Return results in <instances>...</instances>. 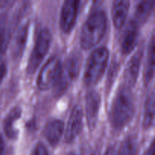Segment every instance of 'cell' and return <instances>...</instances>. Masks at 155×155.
Returning <instances> with one entry per match:
<instances>
[{
	"label": "cell",
	"mask_w": 155,
	"mask_h": 155,
	"mask_svg": "<svg viewBox=\"0 0 155 155\" xmlns=\"http://www.w3.org/2000/svg\"><path fill=\"white\" fill-rule=\"evenodd\" d=\"M136 111L134 95L131 89L123 86L117 92L109 113L111 127L116 130H121L133 118Z\"/></svg>",
	"instance_id": "6da1fadb"
},
{
	"label": "cell",
	"mask_w": 155,
	"mask_h": 155,
	"mask_svg": "<svg viewBox=\"0 0 155 155\" xmlns=\"http://www.w3.org/2000/svg\"><path fill=\"white\" fill-rule=\"evenodd\" d=\"M107 23V15L103 10H96L89 15L80 33V45L83 49H89L99 43L106 33Z\"/></svg>",
	"instance_id": "7a4b0ae2"
},
{
	"label": "cell",
	"mask_w": 155,
	"mask_h": 155,
	"mask_svg": "<svg viewBox=\"0 0 155 155\" xmlns=\"http://www.w3.org/2000/svg\"><path fill=\"white\" fill-rule=\"evenodd\" d=\"M109 51L106 47H100L90 54L86 65L83 82L87 87L95 86L102 77L108 63Z\"/></svg>",
	"instance_id": "3957f363"
},
{
	"label": "cell",
	"mask_w": 155,
	"mask_h": 155,
	"mask_svg": "<svg viewBox=\"0 0 155 155\" xmlns=\"http://www.w3.org/2000/svg\"><path fill=\"white\" fill-rule=\"evenodd\" d=\"M81 67V57L78 53H72L62 64L61 73L54 87L56 95H61L77 79Z\"/></svg>",
	"instance_id": "277c9868"
},
{
	"label": "cell",
	"mask_w": 155,
	"mask_h": 155,
	"mask_svg": "<svg viewBox=\"0 0 155 155\" xmlns=\"http://www.w3.org/2000/svg\"><path fill=\"white\" fill-rule=\"evenodd\" d=\"M51 42V34L48 29L43 28L40 30L36 38L34 47L30 54L27 71L28 74H34L39 64L46 55Z\"/></svg>",
	"instance_id": "5b68a950"
},
{
	"label": "cell",
	"mask_w": 155,
	"mask_h": 155,
	"mask_svg": "<svg viewBox=\"0 0 155 155\" xmlns=\"http://www.w3.org/2000/svg\"><path fill=\"white\" fill-rule=\"evenodd\" d=\"M62 64L57 56L50 58L41 69L37 78V86L40 90L55 87L60 78Z\"/></svg>",
	"instance_id": "8992f818"
},
{
	"label": "cell",
	"mask_w": 155,
	"mask_h": 155,
	"mask_svg": "<svg viewBox=\"0 0 155 155\" xmlns=\"http://www.w3.org/2000/svg\"><path fill=\"white\" fill-rule=\"evenodd\" d=\"M80 1L67 0L64 2L61 8L60 17V27L64 33L71 31L77 21Z\"/></svg>",
	"instance_id": "52a82bcc"
},
{
	"label": "cell",
	"mask_w": 155,
	"mask_h": 155,
	"mask_svg": "<svg viewBox=\"0 0 155 155\" xmlns=\"http://www.w3.org/2000/svg\"><path fill=\"white\" fill-rule=\"evenodd\" d=\"M101 96L97 92H89L86 98V117L87 125L90 130L95 128L98 118Z\"/></svg>",
	"instance_id": "ba28073f"
},
{
	"label": "cell",
	"mask_w": 155,
	"mask_h": 155,
	"mask_svg": "<svg viewBox=\"0 0 155 155\" xmlns=\"http://www.w3.org/2000/svg\"><path fill=\"white\" fill-rule=\"evenodd\" d=\"M83 110L80 105L74 106L68 120L64 133L65 142L70 143L76 139L83 127Z\"/></svg>",
	"instance_id": "9c48e42d"
},
{
	"label": "cell",
	"mask_w": 155,
	"mask_h": 155,
	"mask_svg": "<svg viewBox=\"0 0 155 155\" xmlns=\"http://www.w3.org/2000/svg\"><path fill=\"white\" fill-rule=\"evenodd\" d=\"M141 60H142V53L138 51L130 58L124 70V80L125 83L124 85L130 89L136 85L137 81L139 70H140Z\"/></svg>",
	"instance_id": "30bf717a"
},
{
	"label": "cell",
	"mask_w": 155,
	"mask_h": 155,
	"mask_svg": "<svg viewBox=\"0 0 155 155\" xmlns=\"http://www.w3.org/2000/svg\"><path fill=\"white\" fill-rule=\"evenodd\" d=\"M64 130V124L60 120H52L45 124L43 135L47 142L52 146L57 145L60 141Z\"/></svg>",
	"instance_id": "8fae6325"
},
{
	"label": "cell",
	"mask_w": 155,
	"mask_h": 155,
	"mask_svg": "<svg viewBox=\"0 0 155 155\" xmlns=\"http://www.w3.org/2000/svg\"><path fill=\"white\" fill-rule=\"evenodd\" d=\"M138 29L139 26L134 21H132L126 30L121 44V50L124 54H128L131 53L136 47L138 41V35H139Z\"/></svg>",
	"instance_id": "7c38bea8"
},
{
	"label": "cell",
	"mask_w": 155,
	"mask_h": 155,
	"mask_svg": "<svg viewBox=\"0 0 155 155\" xmlns=\"http://www.w3.org/2000/svg\"><path fill=\"white\" fill-rule=\"evenodd\" d=\"M21 109L20 107H15L8 113L3 122V130L5 134L8 139H16L18 138V131L15 128V123L21 117Z\"/></svg>",
	"instance_id": "4fadbf2b"
},
{
	"label": "cell",
	"mask_w": 155,
	"mask_h": 155,
	"mask_svg": "<svg viewBox=\"0 0 155 155\" xmlns=\"http://www.w3.org/2000/svg\"><path fill=\"white\" fill-rule=\"evenodd\" d=\"M130 8V2L127 0H117L112 5V20L116 28L120 29L124 25Z\"/></svg>",
	"instance_id": "5bb4252c"
},
{
	"label": "cell",
	"mask_w": 155,
	"mask_h": 155,
	"mask_svg": "<svg viewBox=\"0 0 155 155\" xmlns=\"http://www.w3.org/2000/svg\"><path fill=\"white\" fill-rule=\"evenodd\" d=\"M155 76V32L150 39L148 48L147 62L144 71V82L145 85L149 84Z\"/></svg>",
	"instance_id": "9a60e30c"
},
{
	"label": "cell",
	"mask_w": 155,
	"mask_h": 155,
	"mask_svg": "<svg viewBox=\"0 0 155 155\" xmlns=\"http://www.w3.org/2000/svg\"><path fill=\"white\" fill-rule=\"evenodd\" d=\"M154 7L155 1H153V0L139 2L135 10L134 19L133 21L139 27L142 25L148 19Z\"/></svg>",
	"instance_id": "2e32d148"
},
{
	"label": "cell",
	"mask_w": 155,
	"mask_h": 155,
	"mask_svg": "<svg viewBox=\"0 0 155 155\" xmlns=\"http://www.w3.org/2000/svg\"><path fill=\"white\" fill-rule=\"evenodd\" d=\"M155 126V92H151L145 101L142 127L148 130Z\"/></svg>",
	"instance_id": "e0dca14e"
},
{
	"label": "cell",
	"mask_w": 155,
	"mask_h": 155,
	"mask_svg": "<svg viewBox=\"0 0 155 155\" xmlns=\"http://www.w3.org/2000/svg\"><path fill=\"white\" fill-rule=\"evenodd\" d=\"M28 24H25L19 29L15 36V41H14L13 51H12V55L13 58L16 60L21 58L22 56L24 50L25 48L26 42L27 39V35H28Z\"/></svg>",
	"instance_id": "ac0fdd59"
},
{
	"label": "cell",
	"mask_w": 155,
	"mask_h": 155,
	"mask_svg": "<svg viewBox=\"0 0 155 155\" xmlns=\"http://www.w3.org/2000/svg\"><path fill=\"white\" fill-rule=\"evenodd\" d=\"M137 148L138 144L136 138L129 136L122 142L117 155H136Z\"/></svg>",
	"instance_id": "d6986e66"
},
{
	"label": "cell",
	"mask_w": 155,
	"mask_h": 155,
	"mask_svg": "<svg viewBox=\"0 0 155 155\" xmlns=\"http://www.w3.org/2000/svg\"><path fill=\"white\" fill-rule=\"evenodd\" d=\"M118 69H119V64L116 61H114L110 67L108 75H107V81H106V88H107V91L110 90V88L113 86L114 82L116 80Z\"/></svg>",
	"instance_id": "ffe728a7"
},
{
	"label": "cell",
	"mask_w": 155,
	"mask_h": 155,
	"mask_svg": "<svg viewBox=\"0 0 155 155\" xmlns=\"http://www.w3.org/2000/svg\"><path fill=\"white\" fill-rule=\"evenodd\" d=\"M30 155H49L46 147L42 143H38L34 147Z\"/></svg>",
	"instance_id": "44dd1931"
},
{
	"label": "cell",
	"mask_w": 155,
	"mask_h": 155,
	"mask_svg": "<svg viewBox=\"0 0 155 155\" xmlns=\"http://www.w3.org/2000/svg\"><path fill=\"white\" fill-rule=\"evenodd\" d=\"M143 155H155V139L151 142L150 146L148 147V149L146 150Z\"/></svg>",
	"instance_id": "7402d4cb"
},
{
	"label": "cell",
	"mask_w": 155,
	"mask_h": 155,
	"mask_svg": "<svg viewBox=\"0 0 155 155\" xmlns=\"http://www.w3.org/2000/svg\"><path fill=\"white\" fill-rule=\"evenodd\" d=\"M5 71H6V67L5 66L4 64L2 63V68H1V78L2 80H3V78H4V75L5 74Z\"/></svg>",
	"instance_id": "603a6c76"
},
{
	"label": "cell",
	"mask_w": 155,
	"mask_h": 155,
	"mask_svg": "<svg viewBox=\"0 0 155 155\" xmlns=\"http://www.w3.org/2000/svg\"><path fill=\"white\" fill-rule=\"evenodd\" d=\"M68 155H77V154H74V153H70V154H68Z\"/></svg>",
	"instance_id": "cb8c5ba5"
}]
</instances>
